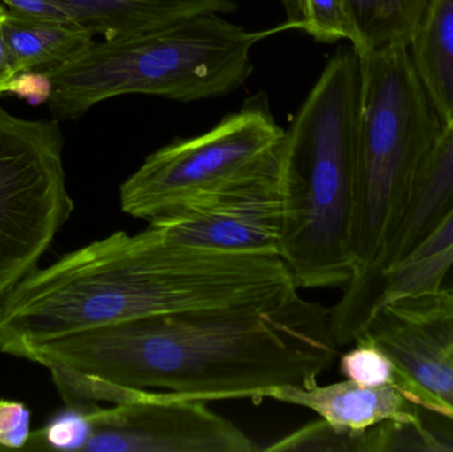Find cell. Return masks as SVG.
I'll list each match as a JSON object with an SVG mask.
<instances>
[{
    "label": "cell",
    "mask_w": 453,
    "mask_h": 452,
    "mask_svg": "<svg viewBox=\"0 0 453 452\" xmlns=\"http://www.w3.org/2000/svg\"><path fill=\"white\" fill-rule=\"evenodd\" d=\"M453 249V206L447 214L428 231L427 235L399 263L425 262ZM398 263V264H399Z\"/></svg>",
    "instance_id": "23"
},
{
    "label": "cell",
    "mask_w": 453,
    "mask_h": 452,
    "mask_svg": "<svg viewBox=\"0 0 453 452\" xmlns=\"http://www.w3.org/2000/svg\"><path fill=\"white\" fill-rule=\"evenodd\" d=\"M7 92L15 93L29 103H39L48 101L50 95V82L42 72L29 71L16 74L8 85Z\"/></svg>",
    "instance_id": "24"
},
{
    "label": "cell",
    "mask_w": 453,
    "mask_h": 452,
    "mask_svg": "<svg viewBox=\"0 0 453 452\" xmlns=\"http://www.w3.org/2000/svg\"><path fill=\"white\" fill-rule=\"evenodd\" d=\"M396 300L434 332L453 360V291L438 288Z\"/></svg>",
    "instance_id": "21"
},
{
    "label": "cell",
    "mask_w": 453,
    "mask_h": 452,
    "mask_svg": "<svg viewBox=\"0 0 453 452\" xmlns=\"http://www.w3.org/2000/svg\"><path fill=\"white\" fill-rule=\"evenodd\" d=\"M31 418L24 403L0 400V448L23 450L31 438Z\"/></svg>",
    "instance_id": "22"
},
{
    "label": "cell",
    "mask_w": 453,
    "mask_h": 452,
    "mask_svg": "<svg viewBox=\"0 0 453 452\" xmlns=\"http://www.w3.org/2000/svg\"><path fill=\"white\" fill-rule=\"evenodd\" d=\"M409 50L418 77L446 127L453 121V0H434Z\"/></svg>",
    "instance_id": "15"
},
{
    "label": "cell",
    "mask_w": 453,
    "mask_h": 452,
    "mask_svg": "<svg viewBox=\"0 0 453 452\" xmlns=\"http://www.w3.org/2000/svg\"><path fill=\"white\" fill-rule=\"evenodd\" d=\"M284 180L285 142L255 169L161 212L148 220L149 226L165 241L180 246L231 254L279 255Z\"/></svg>",
    "instance_id": "8"
},
{
    "label": "cell",
    "mask_w": 453,
    "mask_h": 452,
    "mask_svg": "<svg viewBox=\"0 0 453 452\" xmlns=\"http://www.w3.org/2000/svg\"><path fill=\"white\" fill-rule=\"evenodd\" d=\"M282 31L285 24L250 32L207 13L135 36L95 40L76 57L42 71L50 82L48 105L56 119H68L119 96L182 103L220 97L247 81L253 47Z\"/></svg>",
    "instance_id": "4"
},
{
    "label": "cell",
    "mask_w": 453,
    "mask_h": 452,
    "mask_svg": "<svg viewBox=\"0 0 453 452\" xmlns=\"http://www.w3.org/2000/svg\"><path fill=\"white\" fill-rule=\"evenodd\" d=\"M63 148L58 122L20 119L0 106V299L39 268L73 212Z\"/></svg>",
    "instance_id": "6"
},
{
    "label": "cell",
    "mask_w": 453,
    "mask_h": 452,
    "mask_svg": "<svg viewBox=\"0 0 453 452\" xmlns=\"http://www.w3.org/2000/svg\"><path fill=\"white\" fill-rule=\"evenodd\" d=\"M73 23L105 40L157 31L194 16L225 13L234 0H58Z\"/></svg>",
    "instance_id": "13"
},
{
    "label": "cell",
    "mask_w": 453,
    "mask_h": 452,
    "mask_svg": "<svg viewBox=\"0 0 453 452\" xmlns=\"http://www.w3.org/2000/svg\"><path fill=\"white\" fill-rule=\"evenodd\" d=\"M354 344V348L341 357V374L365 387L394 385L395 371L390 357L366 337H361Z\"/></svg>",
    "instance_id": "20"
},
{
    "label": "cell",
    "mask_w": 453,
    "mask_h": 452,
    "mask_svg": "<svg viewBox=\"0 0 453 452\" xmlns=\"http://www.w3.org/2000/svg\"><path fill=\"white\" fill-rule=\"evenodd\" d=\"M285 134L266 98L255 96L209 132L173 141L151 153L119 186L121 210L135 219L150 220L217 190L277 153Z\"/></svg>",
    "instance_id": "7"
},
{
    "label": "cell",
    "mask_w": 453,
    "mask_h": 452,
    "mask_svg": "<svg viewBox=\"0 0 453 452\" xmlns=\"http://www.w3.org/2000/svg\"><path fill=\"white\" fill-rule=\"evenodd\" d=\"M0 2L13 12L73 23L58 4V0H0Z\"/></svg>",
    "instance_id": "25"
},
{
    "label": "cell",
    "mask_w": 453,
    "mask_h": 452,
    "mask_svg": "<svg viewBox=\"0 0 453 452\" xmlns=\"http://www.w3.org/2000/svg\"><path fill=\"white\" fill-rule=\"evenodd\" d=\"M361 58L358 164L351 223L356 288L380 264L443 125L409 45L358 50Z\"/></svg>",
    "instance_id": "5"
},
{
    "label": "cell",
    "mask_w": 453,
    "mask_h": 452,
    "mask_svg": "<svg viewBox=\"0 0 453 452\" xmlns=\"http://www.w3.org/2000/svg\"><path fill=\"white\" fill-rule=\"evenodd\" d=\"M298 292L279 255L180 246L117 231L36 268L0 299V352L31 361L64 337L148 316L265 304Z\"/></svg>",
    "instance_id": "2"
},
{
    "label": "cell",
    "mask_w": 453,
    "mask_h": 452,
    "mask_svg": "<svg viewBox=\"0 0 453 452\" xmlns=\"http://www.w3.org/2000/svg\"><path fill=\"white\" fill-rule=\"evenodd\" d=\"M452 206L453 121L441 129L433 150L428 154L409 206L386 246L377 270L361 286L345 289L343 296H354L375 276L402 262Z\"/></svg>",
    "instance_id": "12"
},
{
    "label": "cell",
    "mask_w": 453,
    "mask_h": 452,
    "mask_svg": "<svg viewBox=\"0 0 453 452\" xmlns=\"http://www.w3.org/2000/svg\"><path fill=\"white\" fill-rule=\"evenodd\" d=\"M361 58L338 48L285 130L279 257L300 289L345 288L358 164Z\"/></svg>",
    "instance_id": "3"
},
{
    "label": "cell",
    "mask_w": 453,
    "mask_h": 452,
    "mask_svg": "<svg viewBox=\"0 0 453 452\" xmlns=\"http://www.w3.org/2000/svg\"><path fill=\"white\" fill-rule=\"evenodd\" d=\"M434 0H348L359 36L357 50L409 45Z\"/></svg>",
    "instance_id": "16"
},
{
    "label": "cell",
    "mask_w": 453,
    "mask_h": 452,
    "mask_svg": "<svg viewBox=\"0 0 453 452\" xmlns=\"http://www.w3.org/2000/svg\"><path fill=\"white\" fill-rule=\"evenodd\" d=\"M93 433L87 452H253L258 448L206 401L141 390L134 400L84 413Z\"/></svg>",
    "instance_id": "9"
},
{
    "label": "cell",
    "mask_w": 453,
    "mask_h": 452,
    "mask_svg": "<svg viewBox=\"0 0 453 452\" xmlns=\"http://www.w3.org/2000/svg\"><path fill=\"white\" fill-rule=\"evenodd\" d=\"M361 337L372 340L393 361L394 387L407 400L453 421V360L401 300L375 310Z\"/></svg>",
    "instance_id": "10"
},
{
    "label": "cell",
    "mask_w": 453,
    "mask_h": 452,
    "mask_svg": "<svg viewBox=\"0 0 453 452\" xmlns=\"http://www.w3.org/2000/svg\"><path fill=\"white\" fill-rule=\"evenodd\" d=\"M330 310L298 292L265 304L201 308L88 329L32 363L117 387L214 402L311 387L338 357Z\"/></svg>",
    "instance_id": "1"
},
{
    "label": "cell",
    "mask_w": 453,
    "mask_h": 452,
    "mask_svg": "<svg viewBox=\"0 0 453 452\" xmlns=\"http://www.w3.org/2000/svg\"><path fill=\"white\" fill-rule=\"evenodd\" d=\"M393 421L366 430L335 427L321 419L276 441L265 451L390 452Z\"/></svg>",
    "instance_id": "17"
},
{
    "label": "cell",
    "mask_w": 453,
    "mask_h": 452,
    "mask_svg": "<svg viewBox=\"0 0 453 452\" xmlns=\"http://www.w3.org/2000/svg\"><path fill=\"white\" fill-rule=\"evenodd\" d=\"M5 16H7V7L0 2V95L7 92L11 80L16 76L12 63H11L10 52L5 44L4 31H3Z\"/></svg>",
    "instance_id": "26"
},
{
    "label": "cell",
    "mask_w": 453,
    "mask_h": 452,
    "mask_svg": "<svg viewBox=\"0 0 453 452\" xmlns=\"http://www.w3.org/2000/svg\"><path fill=\"white\" fill-rule=\"evenodd\" d=\"M268 398L309 409L327 424L350 430H366L388 421L414 424L422 411L394 385L365 387L350 379L326 387H282Z\"/></svg>",
    "instance_id": "11"
},
{
    "label": "cell",
    "mask_w": 453,
    "mask_h": 452,
    "mask_svg": "<svg viewBox=\"0 0 453 452\" xmlns=\"http://www.w3.org/2000/svg\"><path fill=\"white\" fill-rule=\"evenodd\" d=\"M93 433L84 413L66 408L52 417L44 429L32 433L26 448L29 450L84 451Z\"/></svg>",
    "instance_id": "19"
},
{
    "label": "cell",
    "mask_w": 453,
    "mask_h": 452,
    "mask_svg": "<svg viewBox=\"0 0 453 452\" xmlns=\"http://www.w3.org/2000/svg\"><path fill=\"white\" fill-rule=\"evenodd\" d=\"M287 29L298 28L319 42L348 40L359 47V36L351 19L348 0H285Z\"/></svg>",
    "instance_id": "18"
},
{
    "label": "cell",
    "mask_w": 453,
    "mask_h": 452,
    "mask_svg": "<svg viewBox=\"0 0 453 452\" xmlns=\"http://www.w3.org/2000/svg\"><path fill=\"white\" fill-rule=\"evenodd\" d=\"M3 31L16 74L65 63L92 45L96 37L79 24L24 15L8 8Z\"/></svg>",
    "instance_id": "14"
}]
</instances>
